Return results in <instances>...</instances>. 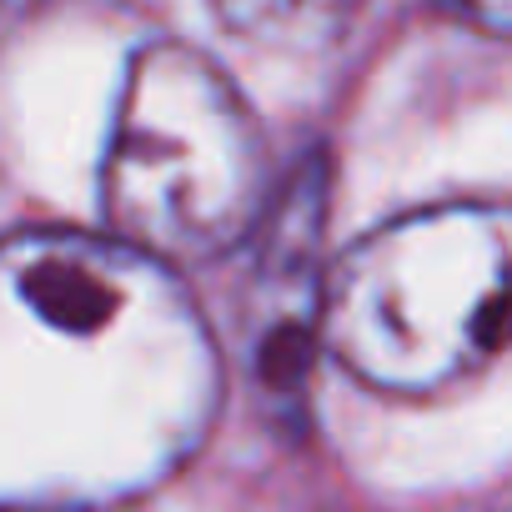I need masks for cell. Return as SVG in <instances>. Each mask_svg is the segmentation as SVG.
<instances>
[{"label": "cell", "mask_w": 512, "mask_h": 512, "mask_svg": "<svg viewBox=\"0 0 512 512\" xmlns=\"http://www.w3.org/2000/svg\"><path fill=\"white\" fill-rule=\"evenodd\" d=\"M317 342L397 397L477 372L512 347V206L452 201L362 236L322 282Z\"/></svg>", "instance_id": "1"}, {"label": "cell", "mask_w": 512, "mask_h": 512, "mask_svg": "<svg viewBox=\"0 0 512 512\" xmlns=\"http://www.w3.org/2000/svg\"><path fill=\"white\" fill-rule=\"evenodd\" d=\"M272 161L241 91L181 41L146 46L121 86L101 211L121 246L151 262H211L272 206Z\"/></svg>", "instance_id": "2"}, {"label": "cell", "mask_w": 512, "mask_h": 512, "mask_svg": "<svg viewBox=\"0 0 512 512\" xmlns=\"http://www.w3.org/2000/svg\"><path fill=\"white\" fill-rule=\"evenodd\" d=\"M206 6L231 36L251 46L307 56L352 26L362 0H206Z\"/></svg>", "instance_id": "3"}, {"label": "cell", "mask_w": 512, "mask_h": 512, "mask_svg": "<svg viewBox=\"0 0 512 512\" xmlns=\"http://www.w3.org/2000/svg\"><path fill=\"white\" fill-rule=\"evenodd\" d=\"M447 6H452L462 21L482 26V31L512 36V0H447Z\"/></svg>", "instance_id": "4"}, {"label": "cell", "mask_w": 512, "mask_h": 512, "mask_svg": "<svg viewBox=\"0 0 512 512\" xmlns=\"http://www.w3.org/2000/svg\"><path fill=\"white\" fill-rule=\"evenodd\" d=\"M101 6H121V11H156L166 0H101Z\"/></svg>", "instance_id": "5"}]
</instances>
